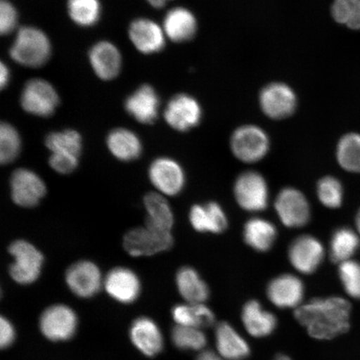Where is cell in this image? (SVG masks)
I'll list each match as a JSON object with an SVG mask.
<instances>
[{"instance_id":"obj_1","label":"cell","mask_w":360,"mask_h":360,"mask_svg":"<svg viewBox=\"0 0 360 360\" xmlns=\"http://www.w3.org/2000/svg\"><path fill=\"white\" fill-rule=\"evenodd\" d=\"M351 305L340 297L314 299L297 308L295 316L309 335L328 340L345 334L350 327Z\"/></svg>"},{"instance_id":"obj_2","label":"cell","mask_w":360,"mask_h":360,"mask_svg":"<svg viewBox=\"0 0 360 360\" xmlns=\"http://www.w3.org/2000/svg\"><path fill=\"white\" fill-rule=\"evenodd\" d=\"M51 46L47 36L38 29L25 27L18 32L11 49V56L27 67H40L51 56Z\"/></svg>"},{"instance_id":"obj_3","label":"cell","mask_w":360,"mask_h":360,"mask_svg":"<svg viewBox=\"0 0 360 360\" xmlns=\"http://www.w3.org/2000/svg\"><path fill=\"white\" fill-rule=\"evenodd\" d=\"M8 251L13 258L10 267L13 281L22 285L37 281L44 260L41 252L31 243L22 240L13 242Z\"/></svg>"},{"instance_id":"obj_4","label":"cell","mask_w":360,"mask_h":360,"mask_svg":"<svg viewBox=\"0 0 360 360\" xmlns=\"http://www.w3.org/2000/svg\"><path fill=\"white\" fill-rule=\"evenodd\" d=\"M270 147L268 134L259 126L247 124L238 128L231 139L233 155L246 164L263 160Z\"/></svg>"},{"instance_id":"obj_5","label":"cell","mask_w":360,"mask_h":360,"mask_svg":"<svg viewBox=\"0 0 360 360\" xmlns=\"http://www.w3.org/2000/svg\"><path fill=\"white\" fill-rule=\"evenodd\" d=\"M233 195L240 208L258 213L267 208L269 191L266 180L256 171H245L238 175L233 186Z\"/></svg>"},{"instance_id":"obj_6","label":"cell","mask_w":360,"mask_h":360,"mask_svg":"<svg viewBox=\"0 0 360 360\" xmlns=\"http://www.w3.org/2000/svg\"><path fill=\"white\" fill-rule=\"evenodd\" d=\"M173 244L172 233L160 232L147 226L131 229L123 241L124 250L134 257L162 253L169 250Z\"/></svg>"},{"instance_id":"obj_7","label":"cell","mask_w":360,"mask_h":360,"mask_svg":"<svg viewBox=\"0 0 360 360\" xmlns=\"http://www.w3.org/2000/svg\"><path fill=\"white\" fill-rule=\"evenodd\" d=\"M274 208L278 219L288 228L303 227L309 223L311 216L307 198L295 188H283L278 193Z\"/></svg>"},{"instance_id":"obj_8","label":"cell","mask_w":360,"mask_h":360,"mask_svg":"<svg viewBox=\"0 0 360 360\" xmlns=\"http://www.w3.org/2000/svg\"><path fill=\"white\" fill-rule=\"evenodd\" d=\"M77 326V315L65 304H55L45 309L39 321L42 334L46 339L55 342L71 339Z\"/></svg>"},{"instance_id":"obj_9","label":"cell","mask_w":360,"mask_h":360,"mask_svg":"<svg viewBox=\"0 0 360 360\" xmlns=\"http://www.w3.org/2000/svg\"><path fill=\"white\" fill-rule=\"evenodd\" d=\"M288 257L297 271L304 274H313L323 262L325 248L312 236H300L292 241Z\"/></svg>"},{"instance_id":"obj_10","label":"cell","mask_w":360,"mask_h":360,"mask_svg":"<svg viewBox=\"0 0 360 360\" xmlns=\"http://www.w3.org/2000/svg\"><path fill=\"white\" fill-rule=\"evenodd\" d=\"M150 181L161 195L175 196L186 186V174L177 161L163 157L155 160L148 169Z\"/></svg>"},{"instance_id":"obj_11","label":"cell","mask_w":360,"mask_h":360,"mask_svg":"<svg viewBox=\"0 0 360 360\" xmlns=\"http://www.w3.org/2000/svg\"><path fill=\"white\" fill-rule=\"evenodd\" d=\"M21 105L26 112L49 117L55 112L58 96L55 88L43 79H32L26 84L21 96Z\"/></svg>"},{"instance_id":"obj_12","label":"cell","mask_w":360,"mask_h":360,"mask_svg":"<svg viewBox=\"0 0 360 360\" xmlns=\"http://www.w3.org/2000/svg\"><path fill=\"white\" fill-rule=\"evenodd\" d=\"M261 110L273 120H283L294 114L297 107L296 94L283 83H272L262 89L259 96Z\"/></svg>"},{"instance_id":"obj_13","label":"cell","mask_w":360,"mask_h":360,"mask_svg":"<svg viewBox=\"0 0 360 360\" xmlns=\"http://www.w3.org/2000/svg\"><path fill=\"white\" fill-rule=\"evenodd\" d=\"M11 191L13 202L24 208H32L46 193V186L37 174L27 169H19L12 174Z\"/></svg>"},{"instance_id":"obj_14","label":"cell","mask_w":360,"mask_h":360,"mask_svg":"<svg viewBox=\"0 0 360 360\" xmlns=\"http://www.w3.org/2000/svg\"><path fill=\"white\" fill-rule=\"evenodd\" d=\"M202 114L200 103L182 94L171 98L165 110V119L170 127L186 132L200 123Z\"/></svg>"},{"instance_id":"obj_15","label":"cell","mask_w":360,"mask_h":360,"mask_svg":"<svg viewBox=\"0 0 360 360\" xmlns=\"http://www.w3.org/2000/svg\"><path fill=\"white\" fill-rule=\"evenodd\" d=\"M68 287L79 298H91L103 283L101 269L91 261L84 260L68 269L65 276Z\"/></svg>"},{"instance_id":"obj_16","label":"cell","mask_w":360,"mask_h":360,"mask_svg":"<svg viewBox=\"0 0 360 360\" xmlns=\"http://www.w3.org/2000/svg\"><path fill=\"white\" fill-rule=\"evenodd\" d=\"M304 295V283L295 274H281L273 278L267 287L268 299L280 309L300 307Z\"/></svg>"},{"instance_id":"obj_17","label":"cell","mask_w":360,"mask_h":360,"mask_svg":"<svg viewBox=\"0 0 360 360\" xmlns=\"http://www.w3.org/2000/svg\"><path fill=\"white\" fill-rule=\"evenodd\" d=\"M103 286L112 299L122 304L133 303L139 298L141 290L137 274L123 267L112 269L103 281Z\"/></svg>"},{"instance_id":"obj_18","label":"cell","mask_w":360,"mask_h":360,"mask_svg":"<svg viewBox=\"0 0 360 360\" xmlns=\"http://www.w3.org/2000/svg\"><path fill=\"white\" fill-rule=\"evenodd\" d=\"M129 335L135 347L148 357L155 356L164 347L160 328L150 318L135 319L130 328Z\"/></svg>"},{"instance_id":"obj_19","label":"cell","mask_w":360,"mask_h":360,"mask_svg":"<svg viewBox=\"0 0 360 360\" xmlns=\"http://www.w3.org/2000/svg\"><path fill=\"white\" fill-rule=\"evenodd\" d=\"M188 217L192 227L198 232L220 233L228 227L227 215L216 202L193 205Z\"/></svg>"},{"instance_id":"obj_20","label":"cell","mask_w":360,"mask_h":360,"mask_svg":"<svg viewBox=\"0 0 360 360\" xmlns=\"http://www.w3.org/2000/svg\"><path fill=\"white\" fill-rule=\"evenodd\" d=\"M159 105V97L155 89L147 84L136 90L125 102L126 110L142 124L155 122Z\"/></svg>"},{"instance_id":"obj_21","label":"cell","mask_w":360,"mask_h":360,"mask_svg":"<svg viewBox=\"0 0 360 360\" xmlns=\"http://www.w3.org/2000/svg\"><path fill=\"white\" fill-rule=\"evenodd\" d=\"M215 342L219 354L224 359L244 360L250 356L249 344L229 323L222 322L216 327Z\"/></svg>"},{"instance_id":"obj_22","label":"cell","mask_w":360,"mask_h":360,"mask_svg":"<svg viewBox=\"0 0 360 360\" xmlns=\"http://www.w3.org/2000/svg\"><path fill=\"white\" fill-rule=\"evenodd\" d=\"M129 37L134 46L143 53L159 52L165 47L163 30L150 20H134L129 27Z\"/></svg>"},{"instance_id":"obj_23","label":"cell","mask_w":360,"mask_h":360,"mask_svg":"<svg viewBox=\"0 0 360 360\" xmlns=\"http://www.w3.org/2000/svg\"><path fill=\"white\" fill-rule=\"evenodd\" d=\"M241 318L246 331L255 338L267 337L277 327L276 317L265 310L257 300H250L245 304Z\"/></svg>"},{"instance_id":"obj_24","label":"cell","mask_w":360,"mask_h":360,"mask_svg":"<svg viewBox=\"0 0 360 360\" xmlns=\"http://www.w3.org/2000/svg\"><path fill=\"white\" fill-rule=\"evenodd\" d=\"M143 205L147 211L146 226L160 232L172 233L174 213L163 195L148 193L143 198Z\"/></svg>"},{"instance_id":"obj_25","label":"cell","mask_w":360,"mask_h":360,"mask_svg":"<svg viewBox=\"0 0 360 360\" xmlns=\"http://www.w3.org/2000/svg\"><path fill=\"white\" fill-rule=\"evenodd\" d=\"M89 60L96 74L103 80L115 78L120 70V53L115 45L109 42L94 45L89 52Z\"/></svg>"},{"instance_id":"obj_26","label":"cell","mask_w":360,"mask_h":360,"mask_svg":"<svg viewBox=\"0 0 360 360\" xmlns=\"http://www.w3.org/2000/svg\"><path fill=\"white\" fill-rule=\"evenodd\" d=\"M197 20L193 13L186 8L178 7L166 15L164 28L174 42L183 43L193 38L197 31Z\"/></svg>"},{"instance_id":"obj_27","label":"cell","mask_w":360,"mask_h":360,"mask_svg":"<svg viewBox=\"0 0 360 360\" xmlns=\"http://www.w3.org/2000/svg\"><path fill=\"white\" fill-rule=\"evenodd\" d=\"M277 238L276 225L269 220L254 217L248 220L244 227V240L248 245L258 252H267Z\"/></svg>"},{"instance_id":"obj_28","label":"cell","mask_w":360,"mask_h":360,"mask_svg":"<svg viewBox=\"0 0 360 360\" xmlns=\"http://www.w3.org/2000/svg\"><path fill=\"white\" fill-rule=\"evenodd\" d=\"M176 285L187 303L204 304L209 299V287L195 269H180L176 274Z\"/></svg>"},{"instance_id":"obj_29","label":"cell","mask_w":360,"mask_h":360,"mask_svg":"<svg viewBox=\"0 0 360 360\" xmlns=\"http://www.w3.org/2000/svg\"><path fill=\"white\" fill-rule=\"evenodd\" d=\"M107 146L111 154L121 161H132L141 155L142 145L136 134L126 129H116L108 135Z\"/></svg>"},{"instance_id":"obj_30","label":"cell","mask_w":360,"mask_h":360,"mask_svg":"<svg viewBox=\"0 0 360 360\" xmlns=\"http://www.w3.org/2000/svg\"><path fill=\"white\" fill-rule=\"evenodd\" d=\"M172 316L177 326L198 328L212 326L214 314L205 304H182L174 306Z\"/></svg>"},{"instance_id":"obj_31","label":"cell","mask_w":360,"mask_h":360,"mask_svg":"<svg viewBox=\"0 0 360 360\" xmlns=\"http://www.w3.org/2000/svg\"><path fill=\"white\" fill-rule=\"evenodd\" d=\"M360 247L359 236L349 228H340L333 233L330 255L332 261L343 263L350 260Z\"/></svg>"},{"instance_id":"obj_32","label":"cell","mask_w":360,"mask_h":360,"mask_svg":"<svg viewBox=\"0 0 360 360\" xmlns=\"http://www.w3.org/2000/svg\"><path fill=\"white\" fill-rule=\"evenodd\" d=\"M46 146L52 154L79 157L82 148V139L78 132L67 129L49 134Z\"/></svg>"},{"instance_id":"obj_33","label":"cell","mask_w":360,"mask_h":360,"mask_svg":"<svg viewBox=\"0 0 360 360\" xmlns=\"http://www.w3.org/2000/svg\"><path fill=\"white\" fill-rule=\"evenodd\" d=\"M337 160L349 172L360 173V134H349L337 146Z\"/></svg>"},{"instance_id":"obj_34","label":"cell","mask_w":360,"mask_h":360,"mask_svg":"<svg viewBox=\"0 0 360 360\" xmlns=\"http://www.w3.org/2000/svg\"><path fill=\"white\" fill-rule=\"evenodd\" d=\"M68 11L76 24L92 26L100 19L101 4L98 0H69Z\"/></svg>"},{"instance_id":"obj_35","label":"cell","mask_w":360,"mask_h":360,"mask_svg":"<svg viewBox=\"0 0 360 360\" xmlns=\"http://www.w3.org/2000/svg\"><path fill=\"white\" fill-rule=\"evenodd\" d=\"M171 339L177 348L182 350H202L207 338L201 328L176 326L171 333Z\"/></svg>"},{"instance_id":"obj_36","label":"cell","mask_w":360,"mask_h":360,"mask_svg":"<svg viewBox=\"0 0 360 360\" xmlns=\"http://www.w3.org/2000/svg\"><path fill=\"white\" fill-rule=\"evenodd\" d=\"M317 195L319 200L326 208H340L344 199L343 186L340 180L335 177H323L318 182Z\"/></svg>"},{"instance_id":"obj_37","label":"cell","mask_w":360,"mask_h":360,"mask_svg":"<svg viewBox=\"0 0 360 360\" xmlns=\"http://www.w3.org/2000/svg\"><path fill=\"white\" fill-rule=\"evenodd\" d=\"M21 141L19 133L12 125L4 123L0 128V161L4 165L11 163L19 155Z\"/></svg>"},{"instance_id":"obj_38","label":"cell","mask_w":360,"mask_h":360,"mask_svg":"<svg viewBox=\"0 0 360 360\" xmlns=\"http://www.w3.org/2000/svg\"><path fill=\"white\" fill-rule=\"evenodd\" d=\"M332 15L340 24L360 30V0H335L332 6Z\"/></svg>"},{"instance_id":"obj_39","label":"cell","mask_w":360,"mask_h":360,"mask_svg":"<svg viewBox=\"0 0 360 360\" xmlns=\"http://www.w3.org/2000/svg\"><path fill=\"white\" fill-rule=\"evenodd\" d=\"M339 276L345 292L360 300V264L351 259L340 264Z\"/></svg>"},{"instance_id":"obj_40","label":"cell","mask_w":360,"mask_h":360,"mask_svg":"<svg viewBox=\"0 0 360 360\" xmlns=\"http://www.w3.org/2000/svg\"><path fill=\"white\" fill-rule=\"evenodd\" d=\"M17 24V12L15 7L7 1L2 0L0 4V31L2 34H8L15 28Z\"/></svg>"},{"instance_id":"obj_41","label":"cell","mask_w":360,"mask_h":360,"mask_svg":"<svg viewBox=\"0 0 360 360\" xmlns=\"http://www.w3.org/2000/svg\"><path fill=\"white\" fill-rule=\"evenodd\" d=\"M51 167L58 174H68L77 168L79 158L52 154L49 160Z\"/></svg>"},{"instance_id":"obj_42","label":"cell","mask_w":360,"mask_h":360,"mask_svg":"<svg viewBox=\"0 0 360 360\" xmlns=\"http://www.w3.org/2000/svg\"><path fill=\"white\" fill-rule=\"evenodd\" d=\"M15 340V330L8 319H0V346L2 349L10 347Z\"/></svg>"},{"instance_id":"obj_43","label":"cell","mask_w":360,"mask_h":360,"mask_svg":"<svg viewBox=\"0 0 360 360\" xmlns=\"http://www.w3.org/2000/svg\"><path fill=\"white\" fill-rule=\"evenodd\" d=\"M197 360H224L219 354H216L212 350H202L198 355Z\"/></svg>"},{"instance_id":"obj_44","label":"cell","mask_w":360,"mask_h":360,"mask_svg":"<svg viewBox=\"0 0 360 360\" xmlns=\"http://www.w3.org/2000/svg\"><path fill=\"white\" fill-rule=\"evenodd\" d=\"M0 70H1V77H0L1 79V87L4 88L6 86L8 79H10V72H8V68L4 64H1Z\"/></svg>"},{"instance_id":"obj_45","label":"cell","mask_w":360,"mask_h":360,"mask_svg":"<svg viewBox=\"0 0 360 360\" xmlns=\"http://www.w3.org/2000/svg\"><path fill=\"white\" fill-rule=\"evenodd\" d=\"M152 6L155 8H162L165 6V4L169 1V0H147Z\"/></svg>"},{"instance_id":"obj_46","label":"cell","mask_w":360,"mask_h":360,"mask_svg":"<svg viewBox=\"0 0 360 360\" xmlns=\"http://www.w3.org/2000/svg\"><path fill=\"white\" fill-rule=\"evenodd\" d=\"M356 226H357L358 231L360 233V209L356 215Z\"/></svg>"},{"instance_id":"obj_47","label":"cell","mask_w":360,"mask_h":360,"mask_svg":"<svg viewBox=\"0 0 360 360\" xmlns=\"http://www.w3.org/2000/svg\"><path fill=\"white\" fill-rule=\"evenodd\" d=\"M274 360H291L289 357L286 356L285 354H280L274 359Z\"/></svg>"}]
</instances>
